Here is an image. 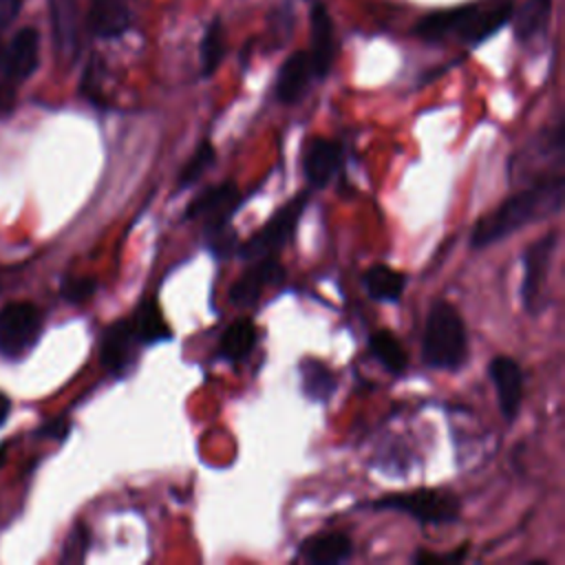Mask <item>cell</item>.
Instances as JSON below:
<instances>
[{
  "mask_svg": "<svg viewBox=\"0 0 565 565\" xmlns=\"http://www.w3.org/2000/svg\"><path fill=\"white\" fill-rule=\"evenodd\" d=\"M563 205V174L541 177L525 190L510 194L501 205L481 216L470 236V247L483 249L512 232L556 214Z\"/></svg>",
  "mask_w": 565,
  "mask_h": 565,
  "instance_id": "cell-1",
  "label": "cell"
},
{
  "mask_svg": "<svg viewBox=\"0 0 565 565\" xmlns=\"http://www.w3.org/2000/svg\"><path fill=\"white\" fill-rule=\"evenodd\" d=\"M512 15V0H490L459 9L437 11L415 24V35L426 42L459 38L468 44H479L494 35Z\"/></svg>",
  "mask_w": 565,
  "mask_h": 565,
  "instance_id": "cell-2",
  "label": "cell"
},
{
  "mask_svg": "<svg viewBox=\"0 0 565 565\" xmlns=\"http://www.w3.org/2000/svg\"><path fill=\"white\" fill-rule=\"evenodd\" d=\"M468 358V333L461 313L448 300H435L428 309L422 360L430 369L457 371Z\"/></svg>",
  "mask_w": 565,
  "mask_h": 565,
  "instance_id": "cell-3",
  "label": "cell"
},
{
  "mask_svg": "<svg viewBox=\"0 0 565 565\" xmlns=\"http://www.w3.org/2000/svg\"><path fill=\"white\" fill-rule=\"evenodd\" d=\"M371 508L408 514L411 519H415L422 525H441V523H452L459 519L461 503L450 490L417 488V490H408V492L384 494L382 499L373 501Z\"/></svg>",
  "mask_w": 565,
  "mask_h": 565,
  "instance_id": "cell-4",
  "label": "cell"
},
{
  "mask_svg": "<svg viewBox=\"0 0 565 565\" xmlns=\"http://www.w3.org/2000/svg\"><path fill=\"white\" fill-rule=\"evenodd\" d=\"M307 192H298L291 201L278 207L267 223H263L241 247L238 254L243 260H254L260 256L278 254L280 247L294 236L296 225L307 207Z\"/></svg>",
  "mask_w": 565,
  "mask_h": 565,
  "instance_id": "cell-5",
  "label": "cell"
},
{
  "mask_svg": "<svg viewBox=\"0 0 565 565\" xmlns=\"http://www.w3.org/2000/svg\"><path fill=\"white\" fill-rule=\"evenodd\" d=\"M42 313L31 302H11L0 309V353L4 358L24 355L40 338Z\"/></svg>",
  "mask_w": 565,
  "mask_h": 565,
  "instance_id": "cell-6",
  "label": "cell"
},
{
  "mask_svg": "<svg viewBox=\"0 0 565 565\" xmlns=\"http://www.w3.org/2000/svg\"><path fill=\"white\" fill-rule=\"evenodd\" d=\"M241 203V192L232 181L205 188L201 194H196L188 207L185 218H201L207 234L218 232L230 225L236 207Z\"/></svg>",
  "mask_w": 565,
  "mask_h": 565,
  "instance_id": "cell-7",
  "label": "cell"
},
{
  "mask_svg": "<svg viewBox=\"0 0 565 565\" xmlns=\"http://www.w3.org/2000/svg\"><path fill=\"white\" fill-rule=\"evenodd\" d=\"M556 232H547L527 245L523 254V280H521V300L530 313H536L541 307V289L550 271L552 256L556 252Z\"/></svg>",
  "mask_w": 565,
  "mask_h": 565,
  "instance_id": "cell-8",
  "label": "cell"
},
{
  "mask_svg": "<svg viewBox=\"0 0 565 565\" xmlns=\"http://www.w3.org/2000/svg\"><path fill=\"white\" fill-rule=\"evenodd\" d=\"M40 33L33 26L20 29L0 51V82L15 86L38 68Z\"/></svg>",
  "mask_w": 565,
  "mask_h": 565,
  "instance_id": "cell-9",
  "label": "cell"
},
{
  "mask_svg": "<svg viewBox=\"0 0 565 565\" xmlns=\"http://www.w3.org/2000/svg\"><path fill=\"white\" fill-rule=\"evenodd\" d=\"M139 344L141 342L130 324V318H121L113 322L102 335V344H99L102 366L113 375L128 373L137 360Z\"/></svg>",
  "mask_w": 565,
  "mask_h": 565,
  "instance_id": "cell-10",
  "label": "cell"
},
{
  "mask_svg": "<svg viewBox=\"0 0 565 565\" xmlns=\"http://www.w3.org/2000/svg\"><path fill=\"white\" fill-rule=\"evenodd\" d=\"M247 263H249V267H245V271L236 278V282L230 289V300L238 307L254 305L265 287L282 282V278H285V269L278 260V254L260 256V258H254Z\"/></svg>",
  "mask_w": 565,
  "mask_h": 565,
  "instance_id": "cell-11",
  "label": "cell"
},
{
  "mask_svg": "<svg viewBox=\"0 0 565 565\" xmlns=\"http://www.w3.org/2000/svg\"><path fill=\"white\" fill-rule=\"evenodd\" d=\"M488 373L497 388L501 415L505 422L512 424L516 419V415L521 411V402H523V371L512 358L497 355L490 360Z\"/></svg>",
  "mask_w": 565,
  "mask_h": 565,
  "instance_id": "cell-12",
  "label": "cell"
},
{
  "mask_svg": "<svg viewBox=\"0 0 565 565\" xmlns=\"http://www.w3.org/2000/svg\"><path fill=\"white\" fill-rule=\"evenodd\" d=\"M344 150L333 139H311L302 152V172L311 188H324L342 168Z\"/></svg>",
  "mask_w": 565,
  "mask_h": 565,
  "instance_id": "cell-13",
  "label": "cell"
},
{
  "mask_svg": "<svg viewBox=\"0 0 565 565\" xmlns=\"http://www.w3.org/2000/svg\"><path fill=\"white\" fill-rule=\"evenodd\" d=\"M311 68L313 77L322 79L333 64L335 57V38H333V22L327 13L324 4H316L311 9Z\"/></svg>",
  "mask_w": 565,
  "mask_h": 565,
  "instance_id": "cell-14",
  "label": "cell"
},
{
  "mask_svg": "<svg viewBox=\"0 0 565 565\" xmlns=\"http://www.w3.org/2000/svg\"><path fill=\"white\" fill-rule=\"evenodd\" d=\"M351 554H353V543L342 532L316 534L298 545V556L311 565H338L349 561Z\"/></svg>",
  "mask_w": 565,
  "mask_h": 565,
  "instance_id": "cell-15",
  "label": "cell"
},
{
  "mask_svg": "<svg viewBox=\"0 0 565 565\" xmlns=\"http://www.w3.org/2000/svg\"><path fill=\"white\" fill-rule=\"evenodd\" d=\"M313 77V68H311V57L305 51H296L291 53L285 64L278 71V79H276V97L282 104H296L305 97L309 82Z\"/></svg>",
  "mask_w": 565,
  "mask_h": 565,
  "instance_id": "cell-16",
  "label": "cell"
},
{
  "mask_svg": "<svg viewBox=\"0 0 565 565\" xmlns=\"http://www.w3.org/2000/svg\"><path fill=\"white\" fill-rule=\"evenodd\" d=\"M86 20L97 38H117L130 26V9L126 0H90Z\"/></svg>",
  "mask_w": 565,
  "mask_h": 565,
  "instance_id": "cell-17",
  "label": "cell"
},
{
  "mask_svg": "<svg viewBox=\"0 0 565 565\" xmlns=\"http://www.w3.org/2000/svg\"><path fill=\"white\" fill-rule=\"evenodd\" d=\"M335 373L316 358H302L300 360V386L302 393L311 399V402H329L331 395L335 393Z\"/></svg>",
  "mask_w": 565,
  "mask_h": 565,
  "instance_id": "cell-18",
  "label": "cell"
},
{
  "mask_svg": "<svg viewBox=\"0 0 565 565\" xmlns=\"http://www.w3.org/2000/svg\"><path fill=\"white\" fill-rule=\"evenodd\" d=\"M256 338H258V331H256L254 320L241 318L223 331L216 353H218V358H223L227 362H241L243 358H247L252 353Z\"/></svg>",
  "mask_w": 565,
  "mask_h": 565,
  "instance_id": "cell-19",
  "label": "cell"
},
{
  "mask_svg": "<svg viewBox=\"0 0 565 565\" xmlns=\"http://www.w3.org/2000/svg\"><path fill=\"white\" fill-rule=\"evenodd\" d=\"M362 285L373 300L397 302L406 287V276L388 265H373L364 271Z\"/></svg>",
  "mask_w": 565,
  "mask_h": 565,
  "instance_id": "cell-20",
  "label": "cell"
},
{
  "mask_svg": "<svg viewBox=\"0 0 565 565\" xmlns=\"http://www.w3.org/2000/svg\"><path fill=\"white\" fill-rule=\"evenodd\" d=\"M130 324L141 344H154V342H163V340L172 338V331H170L166 318L161 316L157 300H152V298L139 302V307L130 316Z\"/></svg>",
  "mask_w": 565,
  "mask_h": 565,
  "instance_id": "cell-21",
  "label": "cell"
},
{
  "mask_svg": "<svg viewBox=\"0 0 565 565\" xmlns=\"http://www.w3.org/2000/svg\"><path fill=\"white\" fill-rule=\"evenodd\" d=\"M55 44L62 53L73 55L77 49V0H49Z\"/></svg>",
  "mask_w": 565,
  "mask_h": 565,
  "instance_id": "cell-22",
  "label": "cell"
},
{
  "mask_svg": "<svg viewBox=\"0 0 565 565\" xmlns=\"http://www.w3.org/2000/svg\"><path fill=\"white\" fill-rule=\"evenodd\" d=\"M369 349L373 358L391 373H402L408 364V355L402 347V342L386 329H377L369 338Z\"/></svg>",
  "mask_w": 565,
  "mask_h": 565,
  "instance_id": "cell-23",
  "label": "cell"
},
{
  "mask_svg": "<svg viewBox=\"0 0 565 565\" xmlns=\"http://www.w3.org/2000/svg\"><path fill=\"white\" fill-rule=\"evenodd\" d=\"M552 0H527L514 20V31L519 40H532L536 33L545 29V22L550 18Z\"/></svg>",
  "mask_w": 565,
  "mask_h": 565,
  "instance_id": "cell-24",
  "label": "cell"
},
{
  "mask_svg": "<svg viewBox=\"0 0 565 565\" xmlns=\"http://www.w3.org/2000/svg\"><path fill=\"white\" fill-rule=\"evenodd\" d=\"M214 146L210 141H201V146L194 150V154L188 159V163L179 170L177 174V188L185 190L190 188L194 181H199V177L214 163Z\"/></svg>",
  "mask_w": 565,
  "mask_h": 565,
  "instance_id": "cell-25",
  "label": "cell"
},
{
  "mask_svg": "<svg viewBox=\"0 0 565 565\" xmlns=\"http://www.w3.org/2000/svg\"><path fill=\"white\" fill-rule=\"evenodd\" d=\"M223 29H221V22L214 20L207 31H205V38L201 42V68H203V75H210L216 71L221 57H223Z\"/></svg>",
  "mask_w": 565,
  "mask_h": 565,
  "instance_id": "cell-26",
  "label": "cell"
},
{
  "mask_svg": "<svg viewBox=\"0 0 565 565\" xmlns=\"http://www.w3.org/2000/svg\"><path fill=\"white\" fill-rule=\"evenodd\" d=\"M97 289V280L95 278H68L62 285V296L68 302H82L86 298H90Z\"/></svg>",
  "mask_w": 565,
  "mask_h": 565,
  "instance_id": "cell-27",
  "label": "cell"
},
{
  "mask_svg": "<svg viewBox=\"0 0 565 565\" xmlns=\"http://www.w3.org/2000/svg\"><path fill=\"white\" fill-rule=\"evenodd\" d=\"M86 545H88L86 530L75 527L73 534L68 536V543H66V550H64V561H82L84 552H86Z\"/></svg>",
  "mask_w": 565,
  "mask_h": 565,
  "instance_id": "cell-28",
  "label": "cell"
},
{
  "mask_svg": "<svg viewBox=\"0 0 565 565\" xmlns=\"http://www.w3.org/2000/svg\"><path fill=\"white\" fill-rule=\"evenodd\" d=\"M463 556H466V547H461V550H455V552H450V554H430V552H417L415 556H413V561L415 563H459V561H463Z\"/></svg>",
  "mask_w": 565,
  "mask_h": 565,
  "instance_id": "cell-29",
  "label": "cell"
},
{
  "mask_svg": "<svg viewBox=\"0 0 565 565\" xmlns=\"http://www.w3.org/2000/svg\"><path fill=\"white\" fill-rule=\"evenodd\" d=\"M20 11V0H0V33L15 20Z\"/></svg>",
  "mask_w": 565,
  "mask_h": 565,
  "instance_id": "cell-30",
  "label": "cell"
},
{
  "mask_svg": "<svg viewBox=\"0 0 565 565\" xmlns=\"http://www.w3.org/2000/svg\"><path fill=\"white\" fill-rule=\"evenodd\" d=\"M40 435H44V437H53V439L62 441V439L68 435V422H66V419H55V422H51V424L42 426Z\"/></svg>",
  "mask_w": 565,
  "mask_h": 565,
  "instance_id": "cell-31",
  "label": "cell"
},
{
  "mask_svg": "<svg viewBox=\"0 0 565 565\" xmlns=\"http://www.w3.org/2000/svg\"><path fill=\"white\" fill-rule=\"evenodd\" d=\"M13 93H15V86L0 82V117L11 113V108H13Z\"/></svg>",
  "mask_w": 565,
  "mask_h": 565,
  "instance_id": "cell-32",
  "label": "cell"
},
{
  "mask_svg": "<svg viewBox=\"0 0 565 565\" xmlns=\"http://www.w3.org/2000/svg\"><path fill=\"white\" fill-rule=\"evenodd\" d=\"M9 413H11V399L4 393H0V426L7 422Z\"/></svg>",
  "mask_w": 565,
  "mask_h": 565,
  "instance_id": "cell-33",
  "label": "cell"
},
{
  "mask_svg": "<svg viewBox=\"0 0 565 565\" xmlns=\"http://www.w3.org/2000/svg\"><path fill=\"white\" fill-rule=\"evenodd\" d=\"M4 455H7V446H0V466L4 463Z\"/></svg>",
  "mask_w": 565,
  "mask_h": 565,
  "instance_id": "cell-34",
  "label": "cell"
}]
</instances>
